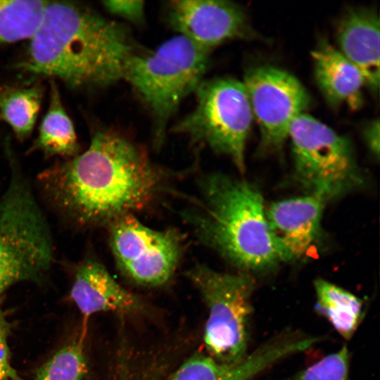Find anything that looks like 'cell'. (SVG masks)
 I'll return each mask as SVG.
<instances>
[{"label":"cell","instance_id":"6","mask_svg":"<svg viewBox=\"0 0 380 380\" xmlns=\"http://www.w3.org/2000/svg\"><path fill=\"white\" fill-rule=\"evenodd\" d=\"M194 109L172 127L195 144L232 159L245 170V148L253 115L243 83L232 77L202 80Z\"/></svg>","mask_w":380,"mask_h":380},{"label":"cell","instance_id":"23","mask_svg":"<svg viewBox=\"0 0 380 380\" xmlns=\"http://www.w3.org/2000/svg\"><path fill=\"white\" fill-rule=\"evenodd\" d=\"M115 380H160L162 374L153 364L133 357H120Z\"/></svg>","mask_w":380,"mask_h":380},{"label":"cell","instance_id":"17","mask_svg":"<svg viewBox=\"0 0 380 380\" xmlns=\"http://www.w3.org/2000/svg\"><path fill=\"white\" fill-rule=\"evenodd\" d=\"M34 148L48 156L74 157L78 150L73 123L66 113L58 89L52 82L49 105L39 129Z\"/></svg>","mask_w":380,"mask_h":380},{"label":"cell","instance_id":"16","mask_svg":"<svg viewBox=\"0 0 380 380\" xmlns=\"http://www.w3.org/2000/svg\"><path fill=\"white\" fill-rule=\"evenodd\" d=\"M317 84L331 107L347 104L357 109L362 103L365 78L360 70L325 39L312 51Z\"/></svg>","mask_w":380,"mask_h":380},{"label":"cell","instance_id":"12","mask_svg":"<svg viewBox=\"0 0 380 380\" xmlns=\"http://www.w3.org/2000/svg\"><path fill=\"white\" fill-rule=\"evenodd\" d=\"M324 204L307 194L274 202L265 210L279 261H295L306 255L319 236Z\"/></svg>","mask_w":380,"mask_h":380},{"label":"cell","instance_id":"1","mask_svg":"<svg viewBox=\"0 0 380 380\" xmlns=\"http://www.w3.org/2000/svg\"><path fill=\"white\" fill-rule=\"evenodd\" d=\"M166 175L125 136L101 129L84 152L38 179L63 214L82 226H99L148 205L163 191Z\"/></svg>","mask_w":380,"mask_h":380},{"label":"cell","instance_id":"9","mask_svg":"<svg viewBox=\"0 0 380 380\" xmlns=\"http://www.w3.org/2000/svg\"><path fill=\"white\" fill-rule=\"evenodd\" d=\"M109 229L114 259L128 279L157 287L172 279L183 253V238L177 230L152 229L133 214L115 220Z\"/></svg>","mask_w":380,"mask_h":380},{"label":"cell","instance_id":"18","mask_svg":"<svg viewBox=\"0 0 380 380\" xmlns=\"http://www.w3.org/2000/svg\"><path fill=\"white\" fill-rule=\"evenodd\" d=\"M317 310L336 331L349 339L356 331L362 316V301L350 292L324 279L314 284Z\"/></svg>","mask_w":380,"mask_h":380},{"label":"cell","instance_id":"27","mask_svg":"<svg viewBox=\"0 0 380 380\" xmlns=\"http://www.w3.org/2000/svg\"><path fill=\"white\" fill-rule=\"evenodd\" d=\"M158 357V358L161 359V358H160V357ZM161 360H162V359H161ZM163 362H164V361H163ZM165 365H167V364H166V363H165Z\"/></svg>","mask_w":380,"mask_h":380},{"label":"cell","instance_id":"25","mask_svg":"<svg viewBox=\"0 0 380 380\" xmlns=\"http://www.w3.org/2000/svg\"><path fill=\"white\" fill-rule=\"evenodd\" d=\"M103 6L112 14L133 23L144 22L145 6L143 1H105Z\"/></svg>","mask_w":380,"mask_h":380},{"label":"cell","instance_id":"4","mask_svg":"<svg viewBox=\"0 0 380 380\" xmlns=\"http://www.w3.org/2000/svg\"><path fill=\"white\" fill-rule=\"evenodd\" d=\"M210 53L178 34L155 51H141L129 61L123 80L148 108L158 146L163 142L168 122L181 102L202 82Z\"/></svg>","mask_w":380,"mask_h":380},{"label":"cell","instance_id":"26","mask_svg":"<svg viewBox=\"0 0 380 380\" xmlns=\"http://www.w3.org/2000/svg\"><path fill=\"white\" fill-rule=\"evenodd\" d=\"M379 120H374L366 127L364 132L365 140L370 152L376 158L379 157Z\"/></svg>","mask_w":380,"mask_h":380},{"label":"cell","instance_id":"21","mask_svg":"<svg viewBox=\"0 0 380 380\" xmlns=\"http://www.w3.org/2000/svg\"><path fill=\"white\" fill-rule=\"evenodd\" d=\"M87 372L82 342L74 338L39 367L34 380H83Z\"/></svg>","mask_w":380,"mask_h":380},{"label":"cell","instance_id":"7","mask_svg":"<svg viewBox=\"0 0 380 380\" xmlns=\"http://www.w3.org/2000/svg\"><path fill=\"white\" fill-rule=\"evenodd\" d=\"M208 310L204 344L216 360L236 363L247 355L251 298L255 280L250 273L221 272L196 265L186 274Z\"/></svg>","mask_w":380,"mask_h":380},{"label":"cell","instance_id":"2","mask_svg":"<svg viewBox=\"0 0 380 380\" xmlns=\"http://www.w3.org/2000/svg\"><path fill=\"white\" fill-rule=\"evenodd\" d=\"M30 40L22 68L75 88L122 80L129 61L141 52L124 26L68 1H47Z\"/></svg>","mask_w":380,"mask_h":380},{"label":"cell","instance_id":"13","mask_svg":"<svg viewBox=\"0 0 380 380\" xmlns=\"http://www.w3.org/2000/svg\"><path fill=\"white\" fill-rule=\"evenodd\" d=\"M310 338H276L239 362L228 364L198 353L184 362L166 380H250L279 360L311 347Z\"/></svg>","mask_w":380,"mask_h":380},{"label":"cell","instance_id":"3","mask_svg":"<svg viewBox=\"0 0 380 380\" xmlns=\"http://www.w3.org/2000/svg\"><path fill=\"white\" fill-rule=\"evenodd\" d=\"M198 186L185 214L198 239L243 272L273 270L279 260L256 186L222 173L205 175Z\"/></svg>","mask_w":380,"mask_h":380},{"label":"cell","instance_id":"5","mask_svg":"<svg viewBox=\"0 0 380 380\" xmlns=\"http://www.w3.org/2000/svg\"><path fill=\"white\" fill-rule=\"evenodd\" d=\"M53 262L48 222L27 180L14 172L0 196V297L18 283L42 281Z\"/></svg>","mask_w":380,"mask_h":380},{"label":"cell","instance_id":"22","mask_svg":"<svg viewBox=\"0 0 380 380\" xmlns=\"http://www.w3.org/2000/svg\"><path fill=\"white\" fill-rule=\"evenodd\" d=\"M348 371L349 353L343 346L304 369L293 380H348Z\"/></svg>","mask_w":380,"mask_h":380},{"label":"cell","instance_id":"14","mask_svg":"<svg viewBox=\"0 0 380 380\" xmlns=\"http://www.w3.org/2000/svg\"><path fill=\"white\" fill-rule=\"evenodd\" d=\"M379 28L376 11L352 8L343 14L336 30L338 51L360 70L374 94L379 88Z\"/></svg>","mask_w":380,"mask_h":380},{"label":"cell","instance_id":"19","mask_svg":"<svg viewBox=\"0 0 380 380\" xmlns=\"http://www.w3.org/2000/svg\"><path fill=\"white\" fill-rule=\"evenodd\" d=\"M42 98V89L38 86L7 88L0 91V116L18 139H26L33 130Z\"/></svg>","mask_w":380,"mask_h":380},{"label":"cell","instance_id":"15","mask_svg":"<svg viewBox=\"0 0 380 380\" xmlns=\"http://www.w3.org/2000/svg\"><path fill=\"white\" fill-rule=\"evenodd\" d=\"M70 296L85 317L101 312L132 313L142 308L140 299L93 258L84 259L76 267Z\"/></svg>","mask_w":380,"mask_h":380},{"label":"cell","instance_id":"24","mask_svg":"<svg viewBox=\"0 0 380 380\" xmlns=\"http://www.w3.org/2000/svg\"><path fill=\"white\" fill-rule=\"evenodd\" d=\"M11 324L3 308V297H0V380H23L11 363L8 344Z\"/></svg>","mask_w":380,"mask_h":380},{"label":"cell","instance_id":"8","mask_svg":"<svg viewBox=\"0 0 380 380\" xmlns=\"http://www.w3.org/2000/svg\"><path fill=\"white\" fill-rule=\"evenodd\" d=\"M288 138L296 179L307 194L327 203L361 185L350 141L323 122L303 113L292 122Z\"/></svg>","mask_w":380,"mask_h":380},{"label":"cell","instance_id":"10","mask_svg":"<svg viewBox=\"0 0 380 380\" xmlns=\"http://www.w3.org/2000/svg\"><path fill=\"white\" fill-rule=\"evenodd\" d=\"M243 83L259 127L260 148L278 151L287 139L293 120L310 106L307 89L288 71L268 65L249 69Z\"/></svg>","mask_w":380,"mask_h":380},{"label":"cell","instance_id":"11","mask_svg":"<svg viewBox=\"0 0 380 380\" xmlns=\"http://www.w3.org/2000/svg\"><path fill=\"white\" fill-rule=\"evenodd\" d=\"M167 16L179 34L208 51L227 40L254 34L245 12L229 1H172Z\"/></svg>","mask_w":380,"mask_h":380},{"label":"cell","instance_id":"20","mask_svg":"<svg viewBox=\"0 0 380 380\" xmlns=\"http://www.w3.org/2000/svg\"><path fill=\"white\" fill-rule=\"evenodd\" d=\"M46 2L0 0V44L30 39L41 23Z\"/></svg>","mask_w":380,"mask_h":380}]
</instances>
